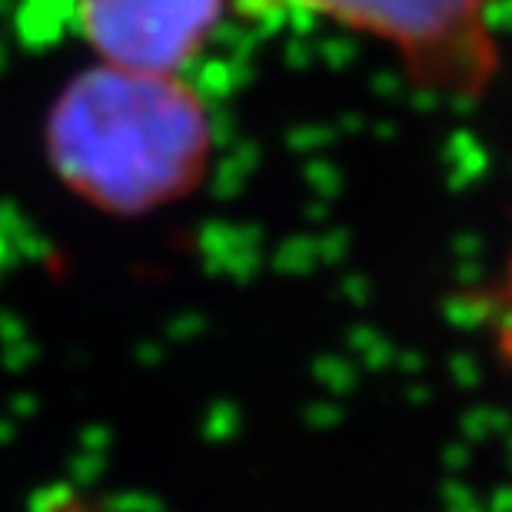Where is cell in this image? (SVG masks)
<instances>
[{"instance_id":"6da1fadb","label":"cell","mask_w":512,"mask_h":512,"mask_svg":"<svg viewBox=\"0 0 512 512\" xmlns=\"http://www.w3.org/2000/svg\"><path fill=\"white\" fill-rule=\"evenodd\" d=\"M50 150L60 173L100 207L150 210L197 187L213 130L180 77L104 64L60 97Z\"/></svg>"},{"instance_id":"7a4b0ae2","label":"cell","mask_w":512,"mask_h":512,"mask_svg":"<svg viewBox=\"0 0 512 512\" xmlns=\"http://www.w3.org/2000/svg\"><path fill=\"white\" fill-rule=\"evenodd\" d=\"M499 0H230L250 17H320L386 44L419 90L479 100L499 74Z\"/></svg>"},{"instance_id":"3957f363","label":"cell","mask_w":512,"mask_h":512,"mask_svg":"<svg viewBox=\"0 0 512 512\" xmlns=\"http://www.w3.org/2000/svg\"><path fill=\"white\" fill-rule=\"evenodd\" d=\"M230 0H77L87 44L107 67L177 77L207 47Z\"/></svg>"}]
</instances>
